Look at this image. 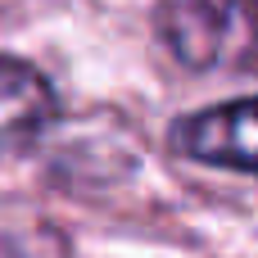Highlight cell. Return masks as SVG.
Listing matches in <instances>:
<instances>
[{
    "label": "cell",
    "instance_id": "obj_1",
    "mask_svg": "<svg viewBox=\"0 0 258 258\" xmlns=\"http://www.w3.org/2000/svg\"><path fill=\"white\" fill-rule=\"evenodd\" d=\"M154 23L186 68L213 73L258 59V0H163Z\"/></svg>",
    "mask_w": 258,
    "mask_h": 258
},
{
    "label": "cell",
    "instance_id": "obj_4",
    "mask_svg": "<svg viewBox=\"0 0 258 258\" xmlns=\"http://www.w3.org/2000/svg\"><path fill=\"white\" fill-rule=\"evenodd\" d=\"M0 258H32V254H27L14 236H5V231H0Z\"/></svg>",
    "mask_w": 258,
    "mask_h": 258
},
{
    "label": "cell",
    "instance_id": "obj_2",
    "mask_svg": "<svg viewBox=\"0 0 258 258\" xmlns=\"http://www.w3.org/2000/svg\"><path fill=\"white\" fill-rule=\"evenodd\" d=\"M172 150L195 163L258 172V95L227 100L218 109H200V113L177 118Z\"/></svg>",
    "mask_w": 258,
    "mask_h": 258
},
{
    "label": "cell",
    "instance_id": "obj_3",
    "mask_svg": "<svg viewBox=\"0 0 258 258\" xmlns=\"http://www.w3.org/2000/svg\"><path fill=\"white\" fill-rule=\"evenodd\" d=\"M54 86L23 59L0 50V154L36 141L54 118Z\"/></svg>",
    "mask_w": 258,
    "mask_h": 258
}]
</instances>
